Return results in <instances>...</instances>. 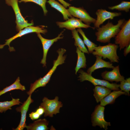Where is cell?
Returning a JSON list of instances; mask_svg holds the SVG:
<instances>
[{
    "instance_id": "33",
    "label": "cell",
    "mask_w": 130,
    "mask_h": 130,
    "mask_svg": "<svg viewBox=\"0 0 130 130\" xmlns=\"http://www.w3.org/2000/svg\"><path fill=\"white\" fill-rule=\"evenodd\" d=\"M70 1H71L72 0H69Z\"/></svg>"
},
{
    "instance_id": "31",
    "label": "cell",
    "mask_w": 130,
    "mask_h": 130,
    "mask_svg": "<svg viewBox=\"0 0 130 130\" xmlns=\"http://www.w3.org/2000/svg\"><path fill=\"white\" fill-rule=\"evenodd\" d=\"M41 116L44 113V110L41 107L39 106L36 111Z\"/></svg>"
},
{
    "instance_id": "5",
    "label": "cell",
    "mask_w": 130,
    "mask_h": 130,
    "mask_svg": "<svg viewBox=\"0 0 130 130\" xmlns=\"http://www.w3.org/2000/svg\"><path fill=\"white\" fill-rule=\"evenodd\" d=\"M42 102L40 106L44 110V116L52 117L53 115H56L59 112L60 108L63 106L61 102L58 100V98L56 96L53 99H49L46 97H44Z\"/></svg>"
},
{
    "instance_id": "20",
    "label": "cell",
    "mask_w": 130,
    "mask_h": 130,
    "mask_svg": "<svg viewBox=\"0 0 130 130\" xmlns=\"http://www.w3.org/2000/svg\"><path fill=\"white\" fill-rule=\"evenodd\" d=\"M47 2L51 6L57 10L62 15L64 20H66L69 18L72 17L70 14L68 9H67L63 5L55 0H48Z\"/></svg>"
},
{
    "instance_id": "1",
    "label": "cell",
    "mask_w": 130,
    "mask_h": 130,
    "mask_svg": "<svg viewBox=\"0 0 130 130\" xmlns=\"http://www.w3.org/2000/svg\"><path fill=\"white\" fill-rule=\"evenodd\" d=\"M66 52V50L64 48L59 49L57 51L58 56L56 60H54L52 68L44 77L39 78L36 80L33 83L31 84L29 90L27 92V95H31L37 88L45 86L48 83L52 75L57 67L65 63L66 56L64 55Z\"/></svg>"
},
{
    "instance_id": "18",
    "label": "cell",
    "mask_w": 130,
    "mask_h": 130,
    "mask_svg": "<svg viewBox=\"0 0 130 130\" xmlns=\"http://www.w3.org/2000/svg\"><path fill=\"white\" fill-rule=\"evenodd\" d=\"M111 90L103 86H96L93 89L94 96L97 103L100 102L111 92Z\"/></svg>"
},
{
    "instance_id": "15",
    "label": "cell",
    "mask_w": 130,
    "mask_h": 130,
    "mask_svg": "<svg viewBox=\"0 0 130 130\" xmlns=\"http://www.w3.org/2000/svg\"><path fill=\"white\" fill-rule=\"evenodd\" d=\"M101 76L103 79L111 82H118L125 79L124 77L120 73L119 65L114 67L111 71H106L103 72Z\"/></svg>"
},
{
    "instance_id": "29",
    "label": "cell",
    "mask_w": 130,
    "mask_h": 130,
    "mask_svg": "<svg viewBox=\"0 0 130 130\" xmlns=\"http://www.w3.org/2000/svg\"><path fill=\"white\" fill-rule=\"evenodd\" d=\"M40 116L36 111L32 112L29 114V117L32 120L38 119Z\"/></svg>"
},
{
    "instance_id": "32",
    "label": "cell",
    "mask_w": 130,
    "mask_h": 130,
    "mask_svg": "<svg viewBox=\"0 0 130 130\" xmlns=\"http://www.w3.org/2000/svg\"><path fill=\"white\" fill-rule=\"evenodd\" d=\"M63 5L65 8L69 7L71 4L65 2L64 0H58Z\"/></svg>"
},
{
    "instance_id": "8",
    "label": "cell",
    "mask_w": 130,
    "mask_h": 130,
    "mask_svg": "<svg viewBox=\"0 0 130 130\" xmlns=\"http://www.w3.org/2000/svg\"><path fill=\"white\" fill-rule=\"evenodd\" d=\"M47 32L46 29L40 26H27L25 27L24 29L19 31L18 33L13 37L6 40L4 44L0 45V49L3 48L5 46L8 45L9 47V50L10 52L14 51L15 49L13 47H10V44L12 41L16 39L31 33H41L45 34Z\"/></svg>"
},
{
    "instance_id": "16",
    "label": "cell",
    "mask_w": 130,
    "mask_h": 130,
    "mask_svg": "<svg viewBox=\"0 0 130 130\" xmlns=\"http://www.w3.org/2000/svg\"><path fill=\"white\" fill-rule=\"evenodd\" d=\"M96 57V59L94 63L87 69V73L91 75L95 70L100 68H106L112 69L114 67L112 63L104 60L101 57L97 56Z\"/></svg>"
},
{
    "instance_id": "19",
    "label": "cell",
    "mask_w": 130,
    "mask_h": 130,
    "mask_svg": "<svg viewBox=\"0 0 130 130\" xmlns=\"http://www.w3.org/2000/svg\"><path fill=\"white\" fill-rule=\"evenodd\" d=\"M49 123L46 119H40L27 125L26 128L27 130H47Z\"/></svg>"
},
{
    "instance_id": "30",
    "label": "cell",
    "mask_w": 130,
    "mask_h": 130,
    "mask_svg": "<svg viewBox=\"0 0 130 130\" xmlns=\"http://www.w3.org/2000/svg\"><path fill=\"white\" fill-rule=\"evenodd\" d=\"M125 48L123 54L125 56H126L130 52V44Z\"/></svg>"
},
{
    "instance_id": "17",
    "label": "cell",
    "mask_w": 130,
    "mask_h": 130,
    "mask_svg": "<svg viewBox=\"0 0 130 130\" xmlns=\"http://www.w3.org/2000/svg\"><path fill=\"white\" fill-rule=\"evenodd\" d=\"M125 95H128V94L122 90H114L111 92L109 94L104 98L100 102V105L102 106H105L109 104H113L115 101L116 99L120 96Z\"/></svg>"
},
{
    "instance_id": "9",
    "label": "cell",
    "mask_w": 130,
    "mask_h": 130,
    "mask_svg": "<svg viewBox=\"0 0 130 130\" xmlns=\"http://www.w3.org/2000/svg\"><path fill=\"white\" fill-rule=\"evenodd\" d=\"M104 106L100 104L97 105L91 114V118L93 126H98L106 130L108 129V126H110V123L106 122L104 119Z\"/></svg>"
},
{
    "instance_id": "28",
    "label": "cell",
    "mask_w": 130,
    "mask_h": 130,
    "mask_svg": "<svg viewBox=\"0 0 130 130\" xmlns=\"http://www.w3.org/2000/svg\"><path fill=\"white\" fill-rule=\"evenodd\" d=\"M119 85L121 90L124 91L130 95L129 91L130 90V78H129L120 82Z\"/></svg>"
},
{
    "instance_id": "12",
    "label": "cell",
    "mask_w": 130,
    "mask_h": 130,
    "mask_svg": "<svg viewBox=\"0 0 130 130\" xmlns=\"http://www.w3.org/2000/svg\"><path fill=\"white\" fill-rule=\"evenodd\" d=\"M27 99L20 106L16 108V110L20 112L21 118L20 123L18 126L15 129H13L14 130H23L27 125L26 123L27 113L28 110L29 106L34 101L31 98V95H29Z\"/></svg>"
},
{
    "instance_id": "6",
    "label": "cell",
    "mask_w": 130,
    "mask_h": 130,
    "mask_svg": "<svg viewBox=\"0 0 130 130\" xmlns=\"http://www.w3.org/2000/svg\"><path fill=\"white\" fill-rule=\"evenodd\" d=\"M115 37V44L119 45L120 50L130 44V19L125 21Z\"/></svg>"
},
{
    "instance_id": "25",
    "label": "cell",
    "mask_w": 130,
    "mask_h": 130,
    "mask_svg": "<svg viewBox=\"0 0 130 130\" xmlns=\"http://www.w3.org/2000/svg\"><path fill=\"white\" fill-rule=\"evenodd\" d=\"M77 30L83 37L84 42V44L87 46L89 53H92L94 51L95 47L97 46V45L90 41L87 37L81 28H78Z\"/></svg>"
},
{
    "instance_id": "27",
    "label": "cell",
    "mask_w": 130,
    "mask_h": 130,
    "mask_svg": "<svg viewBox=\"0 0 130 130\" xmlns=\"http://www.w3.org/2000/svg\"><path fill=\"white\" fill-rule=\"evenodd\" d=\"M18 1L20 3L22 2L25 3L27 2H34L39 5L42 8L45 15H46L48 12L46 7L47 0H19Z\"/></svg>"
},
{
    "instance_id": "26",
    "label": "cell",
    "mask_w": 130,
    "mask_h": 130,
    "mask_svg": "<svg viewBox=\"0 0 130 130\" xmlns=\"http://www.w3.org/2000/svg\"><path fill=\"white\" fill-rule=\"evenodd\" d=\"M108 8L110 10L115 9L127 13L129 11L130 9V2L123 1L120 4L114 6H109Z\"/></svg>"
},
{
    "instance_id": "14",
    "label": "cell",
    "mask_w": 130,
    "mask_h": 130,
    "mask_svg": "<svg viewBox=\"0 0 130 130\" xmlns=\"http://www.w3.org/2000/svg\"><path fill=\"white\" fill-rule=\"evenodd\" d=\"M96 14L97 18L94 23V27L98 28L106 20H112L115 17H118L122 15L121 12H111L107 11L105 9H98Z\"/></svg>"
},
{
    "instance_id": "2",
    "label": "cell",
    "mask_w": 130,
    "mask_h": 130,
    "mask_svg": "<svg viewBox=\"0 0 130 130\" xmlns=\"http://www.w3.org/2000/svg\"><path fill=\"white\" fill-rule=\"evenodd\" d=\"M125 21L124 19L119 20L115 25L109 21L105 25L97 28L95 33L97 41L103 43H109L111 39L117 34Z\"/></svg>"
},
{
    "instance_id": "3",
    "label": "cell",
    "mask_w": 130,
    "mask_h": 130,
    "mask_svg": "<svg viewBox=\"0 0 130 130\" xmlns=\"http://www.w3.org/2000/svg\"><path fill=\"white\" fill-rule=\"evenodd\" d=\"M118 47V45L112 43L105 46L99 45L95 47L92 53L94 56L103 57L104 59L108 58L111 62L118 63L119 59L117 51Z\"/></svg>"
},
{
    "instance_id": "13",
    "label": "cell",
    "mask_w": 130,
    "mask_h": 130,
    "mask_svg": "<svg viewBox=\"0 0 130 130\" xmlns=\"http://www.w3.org/2000/svg\"><path fill=\"white\" fill-rule=\"evenodd\" d=\"M56 23L60 28H64L71 31L77 28H87L91 27L93 29H95L94 27H91L90 25L83 23L80 19L73 17L69 18L65 21H57L56 22Z\"/></svg>"
},
{
    "instance_id": "22",
    "label": "cell",
    "mask_w": 130,
    "mask_h": 130,
    "mask_svg": "<svg viewBox=\"0 0 130 130\" xmlns=\"http://www.w3.org/2000/svg\"><path fill=\"white\" fill-rule=\"evenodd\" d=\"M73 38L75 40L74 45L82 52L88 54L89 53L86 48L83 41L79 36L78 32L76 29L72 30Z\"/></svg>"
},
{
    "instance_id": "11",
    "label": "cell",
    "mask_w": 130,
    "mask_h": 130,
    "mask_svg": "<svg viewBox=\"0 0 130 130\" xmlns=\"http://www.w3.org/2000/svg\"><path fill=\"white\" fill-rule=\"evenodd\" d=\"M65 30V29H64L58 35L57 37L51 39H45L42 36L40 33H36L38 37L41 40L43 50V56L40 63L43 65V67H46V56L49 49L55 42H57L58 40L62 39L63 38V33Z\"/></svg>"
},
{
    "instance_id": "4",
    "label": "cell",
    "mask_w": 130,
    "mask_h": 130,
    "mask_svg": "<svg viewBox=\"0 0 130 130\" xmlns=\"http://www.w3.org/2000/svg\"><path fill=\"white\" fill-rule=\"evenodd\" d=\"M79 73L78 77V80L81 82L88 81L91 83L95 86L98 85L103 86L108 88L111 90H119V84L116 83H110L108 81L104 80H101L95 78L91 74L84 71L80 69L78 72Z\"/></svg>"
},
{
    "instance_id": "23",
    "label": "cell",
    "mask_w": 130,
    "mask_h": 130,
    "mask_svg": "<svg viewBox=\"0 0 130 130\" xmlns=\"http://www.w3.org/2000/svg\"><path fill=\"white\" fill-rule=\"evenodd\" d=\"M15 90H20L22 91L26 90L25 86L20 83L19 77L17 78L13 84L0 91V96L8 91Z\"/></svg>"
},
{
    "instance_id": "10",
    "label": "cell",
    "mask_w": 130,
    "mask_h": 130,
    "mask_svg": "<svg viewBox=\"0 0 130 130\" xmlns=\"http://www.w3.org/2000/svg\"><path fill=\"white\" fill-rule=\"evenodd\" d=\"M69 7L68 10L71 15L80 19L85 24L90 25L91 23L94 24L95 22L96 19L91 17L83 7Z\"/></svg>"
},
{
    "instance_id": "21",
    "label": "cell",
    "mask_w": 130,
    "mask_h": 130,
    "mask_svg": "<svg viewBox=\"0 0 130 130\" xmlns=\"http://www.w3.org/2000/svg\"><path fill=\"white\" fill-rule=\"evenodd\" d=\"M76 52L78 55L76 65L75 68V74H76L81 68H85L86 66V58L84 53L82 52L77 47Z\"/></svg>"
},
{
    "instance_id": "7",
    "label": "cell",
    "mask_w": 130,
    "mask_h": 130,
    "mask_svg": "<svg viewBox=\"0 0 130 130\" xmlns=\"http://www.w3.org/2000/svg\"><path fill=\"white\" fill-rule=\"evenodd\" d=\"M5 1L7 5L12 7L14 11L16 18V28L17 31H19L27 26L33 25V22L28 23L22 15L18 5V0H5Z\"/></svg>"
},
{
    "instance_id": "24",
    "label": "cell",
    "mask_w": 130,
    "mask_h": 130,
    "mask_svg": "<svg viewBox=\"0 0 130 130\" xmlns=\"http://www.w3.org/2000/svg\"><path fill=\"white\" fill-rule=\"evenodd\" d=\"M22 103L20 101L19 98H12L10 101L0 102V113L5 112L8 110L12 109L11 107L17 105H19Z\"/></svg>"
}]
</instances>
